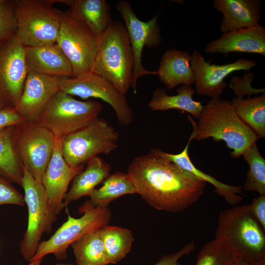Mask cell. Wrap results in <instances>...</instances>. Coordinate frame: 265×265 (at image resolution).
<instances>
[{
  "label": "cell",
  "instance_id": "6da1fadb",
  "mask_svg": "<svg viewBox=\"0 0 265 265\" xmlns=\"http://www.w3.org/2000/svg\"><path fill=\"white\" fill-rule=\"evenodd\" d=\"M127 173L136 193L154 208L176 213L198 201L206 183L152 152L135 157Z\"/></svg>",
  "mask_w": 265,
  "mask_h": 265
},
{
  "label": "cell",
  "instance_id": "7a4b0ae2",
  "mask_svg": "<svg viewBox=\"0 0 265 265\" xmlns=\"http://www.w3.org/2000/svg\"><path fill=\"white\" fill-rule=\"evenodd\" d=\"M193 130L189 138L198 141L212 137L215 141H224L233 151L230 156L238 158L259 137L237 115L231 102L220 98H212L203 106L199 121L196 122L188 114Z\"/></svg>",
  "mask_w": 265,
  "mask_h": 265
},
{
  "label": "cell",
  "instance_id": "3957f363",
  "mask_svg": "<svg viewBox=\"0 0 265 265\" xmlns=\"http://www.w3.org/2000/svg\"><path fill=\"white\" fill-rule=\"evenodd\" d=\"M134 59L125 25L113 21L100 37L90 72L111 82L126 95L132 87Z\"/></svg>",
  "mask_w": 265,
  "mask_h": 265
},
{
  "label": "cell",
  "instance_id": "277c9868",
  "mask_svg": "<svg viewBox=\"0 0 265 265\" xmlns=\"http://www.w3.org/2000/svg\"><path fill=\"white\" fill-rule=\"evenodd\" d=\"M215 238L237 256L256 265H265V234L248 205L235 206L219 214Z\"/></svg>",
  "mask_w": 265,
  "mask_h": 265
},
{
  "label": "cell",
  "instance_id": "5b68a950",
  "mask_svg": "<svg viewBox=\"0 0 265 265\" xmlns=\"http://www.w3.org/2000/svg\"><path fill=\"white\" fill-rule=\"evenodd\" d=\"M16 36L25 46L56 43L62 12L54 8L53 0H16Z\"/></svg>",
  "mask_w": 265,
  "mask_h": 265
},
{
  "label": "cell",
  "instance_id": "8992f818",
  "mask_svg": "<svg viewBox=\"0 0 265 265\" xmlns=\"http://www.w3.org/2000/svg\"><path fill=\"white\" fill-rule=\"evenodd\" d=\"M103 108L99 102L78 100L60 90L52 97L36 123L50 131L56 139L62 140L98 118Z\"/></svg>",
  "mask_w": 265,
  "mask_h": 265
},
{
  "label": "cell",
  "instance_id": "52a82bcc",
  "mask_svg": "<svg viewBox=\"0 0 265 265\" xmlns=\"http://www.w3.org/2000/svg\"><path fill=\"white\" fill-rule=\"evenodd\" d=\"M119 137L107 121L98 117L61 140L63 157L72 167L84 165L98 154L108 155L113 151Z\"/></svg>",
  "mask_w": 265,
  "mask_h": 265
},
{
  "label": "cell",
  "instance_id": "ba28073f",
  "mask_svg": "<svg viewBox=\"0 0 265 265\" xmlns=\"http://www.w3.org/2000/svg\"><path fill=\"white\" fill-rule=\"evenodd\" d=\"M21 186L24 189L25 204L27 207V228L20 242L21 255L29 262L35 255L44 233H50L57 219L48 203L46 191L41 184L24 167Z\"/></svg>",
  "mask_w": 265,
  "mask_h": 265
},
{
  "label": "cell",
  "instance_id": "9c48e42d",
  "mask_svg": "<svg viewBox=\"0 0 265 265\" xmlns=\"http://www.w3.org/2000/svg\"><path fill=\"white\" fill-rule=\"evenodd\" d=\"M99 41L100 37L85 24L68 10L62 12L56 43L71 63L72 78L90 72Z\"/></svg>",
  "mask_w": 265,
  "mask_h": 265
},
{
  "label": "cell",
  "instance_id": "30bf717a",
  "mask_svg": "<svg viewBox=\"0 0 265 265\" xmlns=\"http://www.w3.org/2000/svg\"><path fill=\"white\" fill-rule=\"evenodd\" d=\"M16 150L23 165L37 182L52 157L57 141L54 135L37 123L24 121L14 126Z\"/></svg>",
  "mask_w": 265,
  "mask_h": 265
},
{
  "label": "cell",
  "instance_id": "8fae6325",
  "mask_svg": "<svg viewBox=\"0 0 265 265\" xmlns=\"http://www.w3.org/2000/svg\"><path fill=\"white\" fill-rule=\"evenodd\" d=\"M67 220L48 239L41 241L36 252L29 261L53 254L56 259L63 260L67 258V249L74 242L84 235L100 230L108 224L111 212L107 208H95L86 211L78 218L72 217L66 209Z\"/></svg>",
  "mask_w": 265,
  "mask_h": 265
},
{
  "label": "cell",
  "instance_id": "7c38bea8",
  "mask_svg": "<svg viewBox=\"0 0 265 265\" xmlns=\"http://www.w3.org/2000/svg\"><path fill=\"white\" fill-rule=\"evenodd\" d=\"M60 90L83 100L100 99L114 109L120 125L127 127L133 121V114L126 95L101 76L89 72L77 77L58 79Z\"/></svg>",
  "mask_w": 265,
  "mask_h": 265
},
{
  "label": "cell",
  "instance_id": "4fadbf2b",
  "mask_svg": "<svg viewBox=\"0 0 265 265\" xmlns=\"http://www.w3.org/2000/svg\"><path fill=\"white\" fill-rule=\"evenodd\" d=\"M116 8L124 21L133 53L134 69L131 87L136 94L137 82L140 77L158 75L157 71H149L143 67L142 54L144 47L155 48L161 42L160 29L158 22L159 13L150 20L143 22L138 18L127 1H119Z\"/></svg>",
  "mask_w": 265,
  "mask_h": 265
},
{
  "label": "cell",
  "instance_id": "5bb4252c",
  "mask_svg": "<svg viewBox=\"0 0 265 265\" xmlns=\"http://www.w3.org/2000/svg\"><path fill=\"white\" fill-rule=\"evenodd\" d=\"M25 47L16 35L0 42V96L6 107L14 108L26 79Z\"/></svg>",
  "mask_w": 265,
  "mask_h": 265
},
{
  "label": "cell",
  "instance_id": "9a60e30c",
  "mask_svg": "<svg viewBox=\"0 0 265 265\" xmlns=\"http://www.w3.org/2000/svg\"><path fill=\"white\" fill-rule=\"evenodd\" d=\"M190 65L196 93L217 98L227 85L224 80L228 75L237 71H249L258 63L256 61L242 58L221 65L212 64L211 61H206L199 52L194 50L191 55Z\"/></svg>",
  "mask_w": 265,
  "mask_h": 265
},
{
  "label": "cell",
  "instance_id": "2e32d148",
  "mask_svg": "<svg viewBox=\"0 0 265 265\" xmlns=\"http://www.w3.org/2000/svg\"><path fill=\"white\" fill-rule=\"evenodd\" d=\"M58 78L28 70L21 95L14 107L26 121L36 123L59 91Z\"/></svg>",
  "mask_w": 265,
  "mask_h": 265
},
{
  "label": "cell",
  "instance_id": "e0dca14e",
  "mask_svg": "<svg viewBox=\"0 0 265 265\" xmlns=\"http://www.w3.org/2000/svg\"><path fill=\"white\" fill-rule=\"evenodd\" d=\"M61 143V140L57 139L41 181L49 205L57 216L65 207L63 200L70 183L84 169V165L72 167L66 162L62 155Z\"/></svg>",
  "mask_w": 265,
  "mask_h": 265
},
{
  "label": "cell",
  "instance_id": "ac0fdd59",
  "mask_svg": "<svg viewBox=\"0 0 265 265\" xmlns=\"http://www.w3.org/2000/svg\"><path fill=\"white\" fill-rule=\"evenodd\" d=\"M205 52L225 55L230 53H245L265 56V28L258 24L223 33L206 45Z\"/></svg>",
  "mask_w": 265,
  "mask_h": 265
},
{
  "label": "cell",
  "instance_id": "d6986e66",
  "mask_svg": "<svg viewBox=\"0 0 265 265\" xmlns=\"http://www.w3.org/2000/svg\"><path fill=\"white\" fill-rule=\"evenodd\" d=\"M25 54L28 70L58 79L73 77L71 63L56 43L25 46Z\"/></svg>",
  "mask_w": 265,
  "mask_h": 265
},
{
  "label": "cell",
  "instance_id": "ffe728a7",
  "mask_svg": "<svg viewBox=\"0 0 265 265\" xmlns=\"http://www.w3.org/2000/svg\"><path fill=\"white\" fill-rule=\"evenodd\" d=\"M213 6L223 17L220 30L223 33L258 25L261 3L257 0H214Z\"/></svg>",
  "mask_w": 265,
  "mask_h": 265
},
{
  "label": "cell",
  "instance_id": "44dd1931",
  "mask_svg": "<svg viewBox=\"0 0 265 265\" xmlns=\"http://www.w3.org/2000/svg\"><path fill=\"white\" fill-rule=\"evenodd\" d=\"M192 140L189 138L183 150L177 154L166 153L158 149H152L151 152L172 162L181 169L190 173L200 180L212 185L214 191L230 205H236L242 200V186L227 185L219 182L214 177L198 169L191 161L188 154V148Z\"/></svg>",
  "mask_w": 265,
  "mask_h": 265
},
{
  "label": "cell",
  "instance_id": "7402d4cb",
  "mask_svg": "<svg viewBox=\"0 0 265 265\" xmlns=\"http://www.w3.org/2000/svg\"><path fill=\"white\" fill-rule=\"evenodd\" d=\"M53 1L67 5L70 14L85 24L100 37L113 22L109 5L106 0H53Z\"/></svg>",
  "mask_w": 265,
  "mask_h": 265
},
{
  "label": "cell",
  "instance_id": "603a6c76",
  "mask_svg": "<svg viewBox=\"0 0 265 265\" xmlns=\"http://www.w3.org/2000/svg\"><path fill=\"white\" fill-rule=\"evenodd\" d=\"M190 61L191 55L186 51L176 49L166 51L157 71L160 81L169 90L180 84L194 83Z\"/></svg>",
  "mask_w": 265,
  "mask_h": 265
},
{
  "label": "cell",
  "instance_id": "cb8c5ba5",
  "mask_svg": "<svg viewBox=\"0 0 265 265\" xmlns=\"http://www.w3.org/2000/svg\"><path fill=\"white\" fill-rule=\"evenodd\" d=\"M136 193V190L129 174L116 171L104 181L103 186L93 190L90 200L85 201L79 209L80 213L95 208H107L113 201L126 194Z\"/></svg>",
  "mask_w": 265,
  "mask_h": 265
},
{
  "label": "cell",
  "instance_id": "d4e9b609",
  "mask_svg": "<svg viewBox=\"0 0 265 265\" xmlns=\"http://www.w3.org/2000/svg\"><path fill=\"white\" fill-rule=\"evenodd\" d=\"M111 166L103 159L96 156L86 163V167L73 179L70 190L64 198L67 207L70 203L85 196H89L96 186L109 176Z\"/></svg>",
  "mask_w": 265,
  "mask_h": 265
},
{
  "label": "cell",
  "instance_id": "484cf974",
  "mask_svg": "<svg viewBox=\"0 0 265 265\" xmlns=\"http://www.w3.org/2000/svg\"><path fill=\"white\" fill-rule=\"evenodd\" d=\"M177 92L175 95H168L165 89L158 87L153 92L148 106L153 111L181 110L198 119L204 106L201 102L193 99L192 96L196 93L195 89L190 85H182L177 89Z\"/></svg>",
  "mask_w": 265,
  "mask_h": 265
},
{
  "label": "cell",
  "instance_id": "4316f807",
  "mask_svg": "<svg viewBox=\"0 0 265 265\" xmlns=\"http://www.w3.org/2000/svg\"><path fill=\"white\" fill-rule=\"evenodd\" d=\"M14 126L0 131V175L11 183L21 185L24 166L14 144Z\"/></svg>",
  "mask_w": 265,
  "mask_h": 265
},
{
  "label": "cell",
  "instance_id": "83f0119b",
  "mask_svg": "<svg viewBox=\"0 0 265 265\" xmlns=\"http://www.w3.org/2000/svg\"><path fill=\"white\" fill-rule=\"evenodd\" d=\"M100 234L109 264L117 263L130 252L134 238L130 229L107 224Z\"/></svg>",
  "mask_w": 265,
  "mask_h": 265
},
{
  "label": "cell",
  "instance_id": "f1b7e54d",
  "mask_svg": "<svg viewBox=\"0 0 265 265\" xmlns=\"http://www.w3.org/2000/svg\"><path fill=\"white\" fill-rule=\"evenodd\" d=\"M231 103L238 116L259 137H265V94L253 98L237 97Z\"/></svg>",
  "mask_w": 265,
  "mask_h": 265
},
{
  "label": "cell",
  "instance_id": "f546056e",
  "mask_svg": "<svg viewBox=\"0 0 265 265\" xmlns=\"http://www.w3.org/2000/svg\"><path fill=\"white\" fill-rule=\"evenodd\" d=\"M70 246L78 265L109 264L100 230L84 235Z\"/></svg>",
  "mask_w": 265,
  "mask_h": 265
},
{
  "label": "cell",
  "instance_id": "4dcf8cb0",
  "mask_svg": "<svg viewBox=\"0 0 265 265\" xmlns=\"http://www.w3.org/2000/svg\"><path fill=\"white\" fill-rule=\"evenodd\" d=\"M249 165L242 186L245 191H255L265 195V159L261 155L256 143L250 146L242 155Z\"/></svg>",
  "mask_w": 265,
  "mask_h": 265
},
{
  "label": "cell",
  "instance_id": "1f68e13d",
  "mask_svg": "<svg viewBox=\"0 0 265 265\" xmlns=\"http://www.w3.org/2000/svg\"><path fill=\"white\" fill-rule=\"evenodd\" d=\"M233 255L224 241L215 238L200 250L195 265H229Z\"/></svg>",
  "mask_w": 265,
  "mask_h": 265
},
{
  "label": "cell",
  "instance_id": "d6a6232c",
  "mask_svg": "<svg viewBox=\"0 0 265 265\" xmlns=\"http://www.w3.org/2000/svg\"><path fill=\"white\" fill-rule=\"evenodd\" d=\"M17 26L14 0H0V42L15 35Z\"/></svg>",
  "mask_w": 265,
  "mask_h": 265
},
{
  "label": "cell",
  "instance_id": "836d02e7",
  "mask_svg": "<svg viewBox=\"0 0 265 265\" xmlns=\"http://www.w3.org/2000/svg\"><path fill=\"white\" fill-rule=\"evenodd\" d=\"M254 78V74L250 72L245 73L242 77L233 76L230 80L229 87L233 90L237 97L243 98L245 95L250 97L253 94L265 93V88H254L252 87L251 83Z\"/></svg>",
  "mask_w": 265,
  "mask_h": 265
},
{
  "label": "cell",
  "instance_id": "e575fe53",
  "mask_svg": "<svg viewBox=\"0 0 265 265\" xmlns=\"http://www.w3.org/2000/svg\"><path fill=\"white\" fill-rule=\"evenodd\" d=\"M5 204L24 206L25 202L24 196L12 183L0 175V206Z\"/></svg>",
  "mask_w": 265,
  "mask_h": 265
},
{
  "label": "cell",
  "instance_id": "d590c367",
  "mask_svg": "<svg viewBox=\"0 0 265 265\" xmlns=\"http://www.w3.org/2000/svg\"><path fill=\"white\" fill-rule=\"evenodd\" d=\"M196 243L193 240L186 244L182 249L174 253L162 256L155 265H180L179 260L183 256L193 252Z\"/></svg>",
  "mask_w": 265,
  "mask_h": 265
},
{
  "label": "cell",
  "instance_id": "8d00e7d4",
  "mask_svg": "<svg viewBox=\"0 0 265 265\" xmlns=\"http://www.w3.org/2000/svg\"><path fill=\"white\" fill-rule=\"evenodd\" d=\"M15 108L5 107L0 110V131L25 121Z\"/></svg>",
  "mask_w": 265,
  "mask_h": 265
},
{
  "label": "cell",
  "instance_id": "74e56055",
  "mask_svg": "<svg viewBox=\"0 0 265 265\" xmlns=\"http://www.w3.org/2000/svg\"><path fill=\"white\" fill-rule=\"evenodd\" d=\"M248 205L251 212L265 231V195L253 198Z\"/></svg>",
  "mask_w": 265,
  "mask_h": 265
},
{
  "label": "cell",
  "instance_id": "f35d334b",
  "mask_svg": "<svg viewBox=\"0 0 265 265\" xmlns=\"http://www.w3.org/2000/svg\"><path fill=\"white\" fill-rule=\"evenodd\" d=\"M229 265H256L234 253L232 261Z\"/></svg>",
  "mask_w": 265,
  "mask_h": 265
},
{
  "label": "cell",
  "instance_id": "ab89813d",
  "mask_svg": "<svg viewBox=\"0 0 265 265\" xmlns=\"http://www.w3.org/2000/svg\"><path fill=\"white\" fill-rule=\"evenodd\" d=\"M44 257L39 258L36 260L29 262L27 265H40Z\"/></svg>",
  "mask_w": 265,
  "mask_h": 265
},
{
  "label": "cell",
  "instance_id": "60d3db41",
  "mask_svg": "<svg viewBox=\"0 0 265 265\" xmlns=\"http://www.w3.org/2000/svg\"><path fill=\"white\" fill-rule=\"evenodd\" d=\"M6 107L5 105V104L2 100V98L0 96V110L4 108V107Z\"/></svg>",
  "mask_w": 265,
  "mask_h": 265
},
{
  "label": "cell",
  "instance_id": "b9f144b4",
  "mask_svg": "<svg viewBox=\"0 0 265 265\" xmlns=\"http://www.w3.org/2000/svg\"><path fill=\"white\" fill-rule=\"evenodd\" d=\"M55 265H72L69 264H62V263H57Z\"/></svg>",
  "mask_w": 265,
  "mask_h": 265
},
{
  "label": "cell",
  "instance_id": "7bdbcfd3",
  "mask_svg": "<svg viewBox=\"0 0 265 265\" xmlns=\"http://www.w3.org/2000/svg\"></svg>",
  "mask_w": 265,
  "mask_h": 265
}]
</instances>
